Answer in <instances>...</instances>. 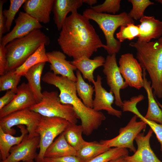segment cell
Here are the masks:
<instances>
[{
    "instance_id": "39",
    "label": "cell",
    "mask_w": 162,
    "mask_h": 162,
    "mask_svg": "<svg viewBox=\"0 0 162 162\" xmlns=\"http://www.w3.org/2000/svg\"><path fill=\"white\" fill-rule=\"evenodd\" d=\"M16 94V93L12 90L7 91L5 94L0 98V110L12 100Z\"/></svg>"
},
{
    "instance_id": "7",
    "label": "cell",
    "mask_w": 162,
    "mask_h": 162,
    "mask_svg": "<svg viewBox=\"0 0 162 162\" xmlns=\"http://www.w3.org/2000/svg\"><path fill=\"white\" fill-rule=\"evenodd\" d=\"M70 123L62 118L42 116L36 130L40 136L39 150L36 158V162L44 161V154L47 148L64 131Z\"/></svg>"
},
{
    "instance_id": "29",
    "label": "cell",
    "mask_w": 162,
    "mask_h": 162,
    "mask_svg": "<svg viewBox=\"0 0 162 162\" xmlns=\"http://www.w3.org/2000/svg\"><path fill=\"white\" fill-rule=\"evenodd\" d=\"M110 148L105 144L96 141L89 142L87 145L77 151L76 156L83 162H88Z\"/></svg>"
},
{
    "instance_id": "4",
    "label": "cell",
    "mask_w": 162,
    "mask_h": 162,
    "mask_svg": "<svg viewBox=\"0 0 162 162\" xmlns=\"http://www.w3.org/2000/svg\"><path fill=\"white\" fill-rule=\"evenodd\" d=\"M50 43L49 37L40 29H37L8 43L5 46L6 72L20 67L41 45H48Z\"/></svg>"
},
{
    "instance_id": "10",
    "label": "cell",
    "mask_w": 162,
    "mask_h": 162,
    "mask_svg": "<svg viewBox=\"0 0 162 162\" xmlns=\"http://www.w3.org/2000/svg\"><path fill=\"white\" fill-rule=\"evenodd\" d=\"M116 55H108L107 56L103 71L106 76L107 84L110 88V91L112 92L114 96L116 105L122 107L123 102L121 98L120 91L126 88L128 86L119 70Z\"/></svg>"
},
{
    "instance_id": "45",
    "label": "cell",
    "mask_w": 162,
    "mask_h": 162,
    "mask_svg": "<svg viewBox=\"0 0 162 162\" xmlns=\"http://www.w3.org/2000/svg\"><path fill=\"white\" fill-rule=\"evenodd\" d=\"M155 1L162 4V0H156Z\"/></svg>"
},
{
    "instance_id": "20",
    "label": "cell",
    "mask_w": 162,
    "mask_h": 162,
    "mask_svg": "<svg viewBox=\"0 0 162 162\" xmlns=\"http://www.w3.org/2000/svg\"><path fill=\"white\" fill-rule=\"evenodd\" d=\"M83 4L82 0H54L53 19L58 30L61 31L68 14L77 10Z\"/></svg>"
},
{
    "instance_id": "21",
    "label": "cell",
    "mask_w": 162,
    "mask_h": 162,
    "mask_svg": "<svg viewBox=\"0 0 162 162\" xmlns=\"http://www.w3.org/2000/svg\"><path fill=\"white\" fill-rule=\"evenodd\" d=\"M105 59L101 56H96L93 59L83 56L70 62L82 74L83 78L92 83L95 81L93 73L97 68L103 66Z\"/></svg>"
},
{
    "instance_id": "30",
    "label": "cell",
    "mask_w": 162,
    "mask_h": 162,
    "mask_svg": "<svg viewBox=\"0 0 162 162\" xmlns=\"http://www.w3.org/2000/svg\"><path fill=\"white\" fill-rule=\"evenodd\" d=\"M22 76L17 75L15 69L5 72L0 77V91L12 90L16 93Z\"/></svg>"
},
{
    "instance_id": "3",
    "label": "cell",
    "mask_w": 162,
    "mask_h": 162,
    "mask_svg": "<svg viewBox=\"0 0 162 162\" xmlns=\"http://www.w3.org/2000/svg\"><path fill=\"white\" fill-rule=\"evenodd\" d=\"M129 45L136 51V58L142 69L148 72L154 93L162 98V45L157 40L148 42L138 41Z\"/></svg>"
},
{
    "instance_id": "5",
    "label": "cell",
    "mask_w": 162,
    "mask_h": 162,
    "mask_svg": "<svg viewBox=\"0 0 162 162\" xmlns=\"http://www.w3.org/2000/svg\"><path fill=\"white\" fill-rule=\"evenodd\" d=\"M82 15L89 20L96 22L103 32L106 41L105 50L109 55L116 54L121 47V43L114 36L116 29L121 26L134 22L125 12L118 14L99 13L90 8L85 10Z\"/></svg>"
},
{
    "instance_id": "9",
    "label": "cell",
    "mask_w": 162,
    "mask_h": 162,
    "mask_svg": "<svg viewBox=\"0 0 162 162\" xmlns=\"http://www.w3.org/2000/svg\"><path fill=\"white\" fill-rule=\"evenodd\" d=\"M137 118L136 115L134 116L125 126L120 128L117 136L110 140H102L100 143L106 145L110 148H128L134 153L136 149L133 142L137 136L145 129L147 124L142 121H137Z\"/></svg>"
},
{
    "instance_id": "22",
    "label": "cell",
    "mask_w": 162,
    "mask_h": 162,
    "mask_svg": "<svg viewBox=\"0 0 162 162\" xmlns=\"http://www.w3.org/2000/svg\"><path fill=\"white\" fill-rule=\"evenodd\" d=\"M76 152L77 151L66 140L63 132L55 139L47 148L44 157L52 158L76 155Z\"/></svg>"
},
{
    "instance_id": "19",
    "label": "cell",
    "mask_w": 162,
    "mask_h": 162,
    "mask_svg": "<svg viewBox=\"0 0 162 162\" xmlns=\"http://www.w3.org/2000/svg\"><path fill=\"white\" fill-rule=\"evenodd\" d=\"M140 34L137 41L148 42L152 39H159L162 36V21L154 16L144 15L140 20Z\"/></svg>"
},
{
    "instance_id": "16",
    "label": "cell",
    "mask_w": 162,
    "mask_h": 162,
    "mask_svg": "<svg viewBox=\"0 0 162 162\" xmlns=\"http://www.w3.org/2000/svg\"><path fill=\"white\" fill-rule=\"evenodd\" d=\"M153 132L150 128L146 135L140 133L135 140L137 148L131 156L123 158V162H162L157 157L151 147L150 140Z\"/></svg>"
},
{
    "instance_id": "47",
    "label": "cell",
    "mask_w": 162,
    "mask_h": 162,
    "mask_svg": "<svg viewBox=\"0 0 162 162\" xmlns=\"http://www.w3.org/2000/svg\"><path fill=\"white\" fill-rule=\"evenodd\" d=\"M45 162L44 161H41V162Z\"/></svg>"
},
{
    "instance_id": "41",
    "label": "cell",
    "mask_w": 162,
    "mask_h": 162,
    "mask_svg": "<svg viewBox=\"0 0 162 162\" xmlns=\"http://www.w3.org/2000/svg\"><path fill=\"white\" fill-rule=\"evenodd\" d=\"M83 3L87 4L90 6V7L92 6V5L96 4L97 2V0H82Z\"/></svg>"
},
{
    "instance_id": "38",
    "label": "cell",
    "mask_w": 162,
    "mask_h": 162,
    "mask_svg": "<svg viewBox=\"0 0 162 162\" xmlns=\"http://www.w3.org/2000/svg\"><path fill=\"white\" fill-rule=\"evenodd\" d=\"M7 58L5 46L0 44V75H2L6 72Z\"/></svg>"
},
{
    "instance_id": "32",
    "label": "cell",
    "mask_w": 162,
    "mask_h": 162,
    "mask_svg": "<svg viewBox=\"0 0 162 162\" xmlns=\"http://www.w3.org/2000/svg\"><path fill=\"white\" fill-rule=\"evenodd\" d=\"M26 0H10L8 9L3 10V13L5 18V30L10 31L13 21L16 13Z\"/></svg>"
},
{
    "instance_id": "23",
    "label": "cell",
    "mask_w": 162,
    "mask_h": 162,
    "mask_svg": "<svg viewBox=\"0 0 162 162\" xmlns=\"http://www.w3.org/2000/svg\"><path fill=\"white\" fill-rule=\"evenodd\" d=\"M143 78V87L147 94L148 106L147 113L144 116L148 120L162 124V110L158 105L154 97L151 83L146 77V70L142 69Z\"/></svg>"
},
{
    "instance_id": "28",
    "label": "cell",
    "mask_w": 162,
    "mask_h": 162,
    "mask_svg": "<svg viewBox=\"0 0 162 162\" xmlns=\"http://www.w3.org/2000/svg\"><path fill=\"white\" fill-rule=\"evenodd\" d=\"M64 133L68 142L76 151L89 143L82 137L83 128L81 124L78 125L76 124L70 123Z\"/></svg>"
},
{
    "instance_id": "35",
    "label": "cell",
    "mask_w": 162,
    "mask_h": 162,
    "mask_svg": "<svg viewBox=\"0 0 162 162\" xmlns=\"http://www.w3.org/2000/svg\"><path fill=\"white\" fill-rule=\"evenodd\" d=\"M121 1L120 0H106L103 3L90 7V8L97 13L107 12L115 14L120 9Z\"/></svg>"
},
{
    "instance_id": "33",
    "label": "cell",
    "mask_w": 162,
    "mask_h": 162,
    "mask_svg": "<svg viewBox=\"0 0 162 162\" xmlns=\"http://www.w3.org/2000/svg\"><path fill=\"white\" fill-rule=\"evenodd\" d=\"M132 5V8L128 14V16L135 20H140L144 16L145 10L154 3L149 0H128Z\"/></svg>"
},
{
    "instance_id": "26",
    "label": "cell",
    "mask_w": 162,
    "mask_h": 162,
    "mask_svg": "<svg viewBox=\"0 0 162 162\" xmlns=\"http://www.w3.org/2000/svg\"><path fill=\"white\" fill-rule=\"evenodd\" d=\"M76 76L77 80L75 82V87L78 96L86 106L93 108L94 86L86 82L81 72L77 70L76 71Z\"/></svg>"
},
{
    "instance_id": "31",
    "label": "cell",
    "mask_w": 162,
    "mask_h": 162,
    "mask_svg": "<svg viewBox=\"0 0 162 162\" xmlns=\"http://www.w3.org/2000/svg\"><path fill=\"white\" fill-rule=\"evenodd\" d=\"M128 155L127 148L114 147L99 155L88 162H109Z\"/></svg>"
},
{
    "instance_id": "25",
    "label": "cell",
    "mask_w": 162,
    "mask_h": 162,
    "mask_svg": "<svg viewBox=\"0 0 162 162\" xmlns=\"http://www.w3.org/2000/svg\"><path fill=\"white\" fill-rule=\"evenodd\" d=\"M46 62L39 63L31 68L24 76L34 96L37 103L42 99V92L40 85V80L43 70Z\"/></svg>"
},
{
    "instance_id": "18",
    "label": "cell",
    "mask_w": 162,
    "mask_h": 162,
    "mask_svg": "<svg viewBox=\"0 0 162 162\" xmlns=\"http://www.w3.org/2000/svg\"><path fill=\"white\" fill-rule=\"evenodd\" d=\"M54 0H26L23 5L25 12L40 23L46 24L50 20Z\"/></svg>"
},
{
    "instance_id": "13",
    "label": "cell",
    "mask_w": 162,
    "mask_h": 162,
    "mask_svg": "<svg viewBox=\"0 0 162 162\" xmlns=\"http://www.w3.org/2000/svg\"><path fill=\"white\" fill-rule=\"evenodd\" d=\"M40 142L39 136L29 137L28 134L24 137L21 142L12 147L10 154L7 158L1 162H20L34 160L36 159L38 154Z\"/></svg>"
},
{
    "instance_id": "2",
    "label": "cell",
    "mask_w": 162,
    "mask_h": 162,
    "mask_svg": "<svg viewBox=\"0 0 162 162\" xmlns=\"http://www.w3.org/2000/svg\"><path fill=\"white\" fill-rule=\"evenodd\" d=\"M42 80L45 83L53 85L59 89V96L62 103L72 106L81 120L84 135H91L105 120L106 117L103 113L87 106L78 97L75 82L66 77L55 75L51 71L46 73Z\"/></svg>"
},
{
    "instance_id": "14",
    "label": "cell",
    "mask_w": 162,
    "mask_h": 162,
    "mask_svg": "<svg viewBox=\"0 0 162 162\" xmlns=\"http://www.w3.org/2000/svg\"><path fill=\"white\" fill-rule=\"evenodd\" d=\"M37 103L28 83L23 82L18 86L12 100L0 110V118L13 112L29 108Z\"/></svg>"
},
{
    "instance_id": "12",
    "label": "cell",
    "mask_w": 162,
    "mask_h": 162,
    "mask_svg": "<svg viewBox=\"0 0 162 162\" xmlns=\"http://www.w3.org/2000/svg\"><path fill=\"white\" fill-rule=\"evenodd\" d=\"M15 22L13 29L0 40V44L4 46L14 39L24 37L34 30L43 27L36 19L22 11L19 12Z\"/></svg>"
},
{
    "instance_id": "34",
    "label": "cell",
    "mask_w": 162,
    "mask_h": 162,
    "mask_svg": "<svg viewBox=\"0 0 162 162\" xmlns=\"http://www.w3.org/2000/svg\"><path fill=\"white\" fill-rule=\"evenodd\" d=\"M140 34L139 25L130 23L121 26L119 31L116 35L118 40L122 43L126 40H131L138 37Z\"/></svg>"
},
{
    "instance_id": "17",
    "label": "cell",
    "mask_w": 162,
    "mask_h": 162,
    "mask_svg": "<svg viewBox=\"0 0 162 162\" xmlns=\"http://www.w3.org/2000/svg\"><path fill=\"white\" fill-rule=\"evenodd\" d=\"M46 54L50 63V70L55 74L60 75L76 82L77 78L74 72L77 69L70 62L66 59L65 54L57 50L46 52Z\"/></svg>"
},
{
    "instance_id": "37",
    "label": "cell",
    "mask_w": 162,
    "mask_h": 162,
    "mask_svg": "<svg viewBox=\"0 0 162 162\" xmlns=\"http://www.w3.org/2000/svg\"><path fill=\"white\" fill-rule=\"evenodd\" d=\"M46 162H83L76 155H70L56 158H44Z\"/></svg>"
},
{
    "instance_id": "43",
    "label": "cell",
    "mask_w": 162,
    "mask_h": 162,
    "mask_svg": "<svg viewBox=\"0 0 162 162\" xmlns=\"http://www.w3.org/2000/svg\"><path fill=\"white\" fill-rule=\"evenodd\" d=\"M158 41L160 44L162 45V36L158 39Z\"/></svg>"
},
{
    "instance_id": "42",
    "label": "cell",
    "mask_w": 162,
    "mask_h": 162,
    "mask_svg": "<svg viewBox=\"0 0 162 162\" xmlns=\"http://www.w3.org/2000/svg\"><path fill=\"white\" fill-rule=\"evenodd\" d=\"M123 158H120L114 160H111L109 162H123Z\"/></svg>"
},
{
    "instance_id": "36",
    "label": "cell",
    "mask_w": 162,
    "mask_h": 162,
    "mask_svg": "<svg viewBox=\"0 0 162 162\" xmlns=\"http://www.w3.org/2000/svg\"><path fill=\"white\" fill-rule=\"evenodd\" d=\"M133 113L141 120L148 124L155 134L156 137L160 144V151L162 153V124L156 123L154 121L146 119L139 112L137 109L135 110Z\"/></svg>"
},
{
    "instance_id": "15",
    "label": "cell",
    "mask_w": 162,
    "mask_h": 162,
    "mask_svg": "<svg viewBox=\"0 0 162 162\" xmlns=\"http://www.w3.org/2000/svg\"><path fill=\"white\" fill-rule=\"evenodd\" d=\"M102 78L99 75L93 83L94 87L95 97L93 101V109L97 111H106L108 113L118 118L122 115V111L114 108L112 106L115 101L112 92H108L102 85Z\"/></svg>"
},
{
    "instance_id": "44",
    "label": "cell",
    "mask_w": 162,
    "mask_h": 162,
    "mask_svg": "<svg viewBox=\"0 0 162 162\" xmlns=\"http://www.w3.org/2000/svg\"><path fill=\"white\" fill-rule=\"evenodd\" d=\"M156 101L158 105L160 107V108H161V109L162 110V105L158 101V100H156Z\"/></svg>"
},
{
    "instance_id": "6",
    "label": "cell",
    "mask_w": 162,
    "mask_h": 162,
    "mask_svg": "<svg viewBox=\"0 0 162 162\" xmlns=\"http://www.w3.org/2000/svg\"><path fill=\"white\" fill-rule=\"evenodd\" d=\"M59 95L58 91H44L41 100L29 109L42 116L62 118L76 124L79 119L72 106L62 103Z\"/></svg>"
},
{
    "instance_id": "27",
    "label": "cell",
    "mask_w": 162,
    "mask_h": 162,
    "mask_svg": "<svg viewBox=\"0 0 162 162\" xmlns=\"http://www.w3.org/2000/svg\"><path fill=\"white\" fill-rule=\"evenodd\" d=\"M45 46L44 44L41 45L21 65L15 69L17 75L24 76L29 69L33 66L40 63L49 62Z\"/></svg>"
},
{
    "instance_id": "46",
    "label": "cell",
    "mask_w": 162,
    "mask_h": 162,
    "mask_svg": "<svg viewBox=\"0 0 162 162\" xmlns=\"http://www.w3.org/2000/svg\"><path fill=\"white\" fill-rule=\"evenodd\" d=\"M21 162H34V160H29V161H21Z\"/></svg>"
},
{
    "instance_id": "24",
    "label": "cell",
    "mask_w": 162,
    "mask_h": 162,
    "mask_svg": "<svg viewBox=\"0 0 162 162\" xmlns=\"http://www.w3.org/2000/svg\"><path fill=\"white\" fill-rule=\"evenodd\" d=\"M20 129L21 135L15 137L4 132L0 128V153L1 161L6 159L10 154V151L13 146L20 143L28 131L24 125L17 126Z\"/></svg>"
},
{
    "instance_id": "11",
    "label": "cell",
    "mask_w": 162,
    "mask_h": 162,
    "mask_svg": "<svg viewBox=\"0 0 162 162\" xmlns=\"http://www.w3.org/2000/svg\"><path fill=\"white\" fill-rule=\"evenodd\" d=\"M118 63L120 72L128 86L138 90L143 87V69L133 55L128 53L121 55Z\"/></svg>"
},
{
    "instance_id": "40",
    "label": "cell",
    "mask_w": 162,
    "mask_h": 162,
    "mask_svg": "<svg viewBox=\"0 0 162 162\" xmlns=\"http://www.w3.org/2000/svg\"><path fill=\"white\" fill-rule=\"evenodd\" d=\"M5 2V0H0V40L2 38L3 34L5 31V20L3 13V5Z\"/></svg>"
},
{
    "instance_id": "8",
    "label": "cell",
    "mask_w": 162,
    "mask_h": 162,
    "mask_svg": "<svg viewBox=\"0 0 162 162\" xmlns=\"http://www.w3.org/2000/svg\"><path fill=\"white\" fill-rule=\"evenodd\" d=\"M42 116L27 108L11 113L0 118V128L4 132L14 134L16 130L13 128L15 126L26 125L28 131V136L32 137L39 136L36 130Z\"/></svg>"
},
{
    "instance_id": "1",
    "label": "cell",
    "mask_w": 162,
    "mask_h": 162,
    "mask_svg": "<svg viewBox=\"0 0 162 162\" xmlns=\"http://www.w3.org/2000/svg\"><path fill=\"white\" fill-rule=\"evenodd\" d=\"M89 20L74 11L67 17L60 31L58 44L63 52L74 59L90 58L99 48H106Z\"/></svg>"
}]
</instances>
